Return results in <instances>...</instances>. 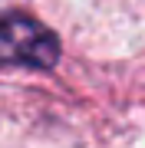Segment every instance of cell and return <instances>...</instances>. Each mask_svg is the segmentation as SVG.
<instances>
[{
	"label": "cell",
	"instance_id": "1",
	"mask_svg": "<svg viewBox=\"0 0 145 148\" xmlns=\"http://www.w3.org/2000/svg\"><path fill=\"white\" fill-rule=\"evenodd\" d=\"M56 59H59V40L49 27L23 13L0 16V63L46 69Z\"/></svg>",
	"mask_w": 145,
	"mask_h": 148
}]
</instances>
